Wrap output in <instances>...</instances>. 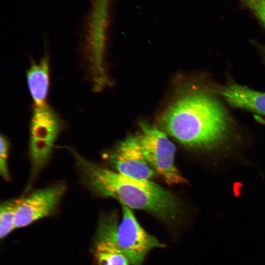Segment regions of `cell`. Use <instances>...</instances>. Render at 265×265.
<instances>
[{"mask_svg": "<svg viewBox=\"0 0 265 265\" xmlns=\"http://www.w3.org/2000/svg\"><path fill=\"white\" fill-rule=\"evenodd\" d=\"M26 79L34 106H42L47 103L50 86V63L48 54L36 62L32 60L27 69Z\"/></svg>", "mask_w": 265, "mask_h": 265, "instance_id": "cell-9", "label": "cell"}, {"mask_svg": "<svg viewBox=\"0 0 265 265\" xmlns=\"http://www.w3.org/2000/svg\"><path fill=\"white\" fill-rule=\"evenodd\" d=\"M139 125L141 132L137 135L141 150L155 173L169 185L185 183L186 179L175 165V146L166 133L145 122Z\"/></svg>", "mask_w": 265, "mask_h": 265, "instance_id": "cell-5", "label": "cell"}, {"mask_svg": "<svg viewBox=\"0 0 265 265\" xmlns=\"http://www.w3.org/2000/svg\"><path fill=\"white\" fill-rule=\"evenodd\" d=\"M103 157L122 175L145 180H150L155 175L144 156L138 135L127 136Z\"/></svg>", "mask_w": 265, "mask_h": 265, "instance_id": "cell-7", "label": "cell"}, {"mask_svg": "<svg viewBox=\"0 0 265 265\" xmlns=\"http://www.w3.org/2000/svg\"><path fill=\"white\" fill-rule=\"evenodd\" d=\"M0 173L3 179L8 181L10 179V174L8 168L9 144L7 139L2 134L0 135Z\"/></svg>", "mask_w": 265, "mask_h": 265, "instance_id": "cell-12", "label": "cell"}, {"mask_svg": "<svg viewBox=\"0 0 265 265\" xmlns=\"http://www.w3.org/2000/svg\"><path fill=\"white\" fill-rule=\"evenodd\" d=\"M220 93L231 106L265 115V93L238 84L223 87Z\"/></svg>", "mask_w": 265, "mask_h": 265, "instance_id": "cell-8", "label": "cell"}, {"mask_svg": "<svg viewBox=\"0 0 265 265\" xmlns=\"http://www.w3.org/2000/svg\"><path fill=\"white\" fill-rule=\"evenodd\" d=\"M93 253L97 265H131L127 256L110 241L94 240Z\"/></svg>", "mask_w": 265, "mask_h": 265, "instance_id": "cell-10", "label": "cell"}, {"mask_svg": "<svg viewBox=\"0 0 265 265\" xmlns=\"http://www.w3.org/2000/svg\"><path fill=\"white\" fill-rule=\"evenodd\" d=\"M66 189L64 183L58 182L22 197L16 212V228L25 227L54 214Z\"/></svg>", "mask_w": 265, "mask_h": 265, "instance_id": "cell-6", "label": "cell"}, {"mask_svg": "<svg viewBox=\"0 0 265 265\" xmlns=\"http://www.w3.org/2000/svg\"><path fill=\"white\" fill-rule=\"evenodd\" d=\"M163 130L184 146L209 150L224 143L231 122L220 103L208 94L195 92L180 98L161 116Z\"/></svg>", "mask_w": 265, "mask_h": 265, "instance_id": "cell-2", "label": "cell"}, {"mask_svg": "<svg viewBox=\"0 0 265 265\" xmlns=\"http://www.w3.org/2000/svg\"><path fill=\"white\" fill-rule=\"evenodd\" d=\"M121 205V221L116 211L102 214L99 219L94 240L111 241L127 256L131 265H143L152 250L164 248L165 244L141 226L130 208Z\"/></svg>", "mask_w": 265, "mask_h": 265, "instance_id": "cell-3", "label": "cell"}, {"mask_svg": "<svg viewBox=\"0 0 265 265\" xmlns=\"http://www.w3.org/2000/svg\"><path fill=\"white\" fill-rule=\"evenodd\" d=\"M249 9L265 26V0H238Z\"/></svg>", "mask_w": 265, "mask_h": 265, "instance_id": "cell-13", "label": "cell"}, {"mask_svg": "<svg viewBox=\"0 0 265 265\" xmlns=\"http://www.w3.org/2000/svg\"><path fill=\"white\" fill-rule=\"evenodd\" d=\"M22 197L8 199L1 202L0 206V238L4 239L14 229L17 209Z\"/></svg>", "mask_w": 265, "mask_h": 265, "instance_id": "cell-11", "label": "cell"}, {"mask_svg": "<svg viewBox=\"0 0 265 265\" xmlns=\"http://www.w3.org/2000/svg\"><path fill=\"white\" fill-rule=\"evenodd\" d=\"M259 122L261 124H262L265 125V119L263 118H260L259 119Z\"/></svg>", "mask_w": 265, "mask_h": 265, "instance_id": "cell-14", "label": "cell"}, {"mask_svg": "<svg viewBox=\"0 0 265 265\" xmlns=\"http://www.w3.org/2000/svg\"><path fill=\"white\" fill-rule=\"evenodd\" d=\"M63 126L60 117L48 104L42 106L33 105L28 145L30 173L25 193L28 192L38 175L48 163Z\"/></svg>", "mask_w": 265, "mask_h": 265, "instance_id": "cell-4", "label": "cell"}, {"mask_svg": "<svg viewBox=\"0 0 265 265\" xmlns=\"http://www.w3.org/2000/svg\"><path fill=\"white\" fill-rule=\"evenodd\" d=\"M67 150L74 158L82 182L94 194L114 198L131 209L147 212L170 226L180 222L179 203L161 186L150 180L128 177L93 163L72 147Z\"/></svg>", "mask_w": 265, "mask_h": 265, "instance_id": "cell-1", "label": "cell"}]
</instances>
